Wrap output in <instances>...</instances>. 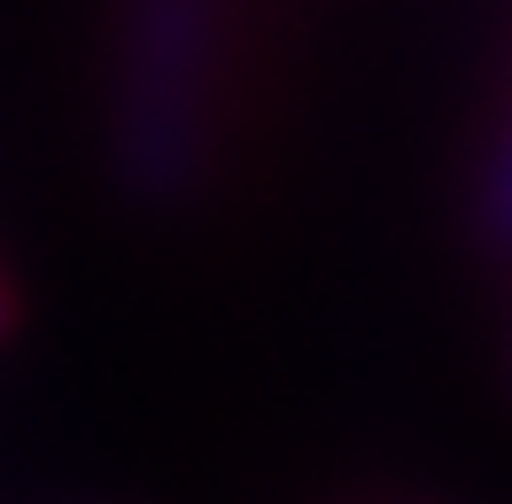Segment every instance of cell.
Wrapping results in <instances>:
<instances>
[{"label":"cell","instance_id":"2","mask_svg":"<svg viewBox=\"0 0 512 504\" xmlns=\"http://www.w3.org/2000/svg\"><path fill=\"white\" fill-rule=\"evenodd\" d=\"M474 233L489 241L497 256H512V125L505 140L489 148V163H481V187H474Z\"/></svg>","mask_w":512,"mask_h":504},{"label":"cell","instance_id":"1","mask_svg":"<svg viewBox=\"0 0 512 504\" xmlns=\"http://www.w3.org/2000/svg\"><path fill=\"white\" fill-rule=\"evenodd\" d=\"M233 63L225 0H117L109 163L140 210H187L210 187Z\"/></svg>","mask_w":512,"mask_h":504},{"label":"cell","instance_id":"3","mask_svg":"<svg viewBox=\"0 0 512 504\" xmlns=\"http://www.w3.org/2000/svg\"><path fill=\"white\" fill-rule=\"evenodd\" d=\"M8 318H16V303H8V280H0V334H8Z\"/></svg>","mask_w":512,"mask_h":504}]
</instances>
